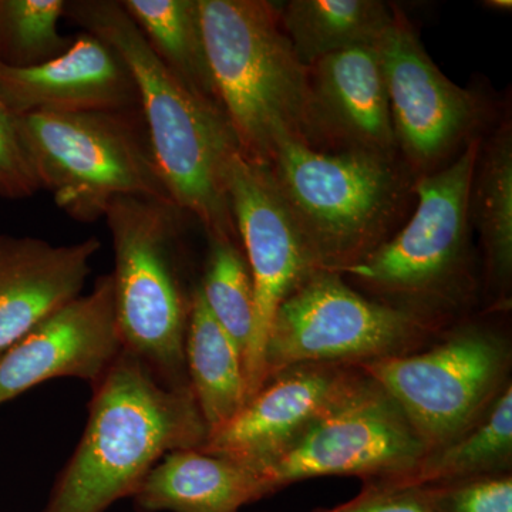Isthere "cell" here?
Segmentation results:
<instances>
[{"instance_id":"3","label":"cell","mask_w":512,"mask_h":512,"mask_svg":"<svg viewBox=\"0 0 512 512\" xmlns=\"http://www.w3.org/2000/svg\"><path fill=\"white\" fill-rule=\"evenodd\" d=\"M218 104L242 156L268 164L285 141L330 151L316 119L309 69L265 0H198Z\"/></svg>"},{"instance_id":"7","label":"cell","mask_w":512,"mask_h":512,"mask_svg":"<svg viewBox=\"0 0 512 512\" xmlns=\"http://www.w3.org/2000/svg\"><path fill=\"white\" fill-rule=\"evenodd\" d=\"M18 128L40 190L74 221L101 220L120 197L174 202L140 109L30 114Z\"/></svg>"},{"instance_id":"11","label":"cell","mask_w":512,"mask_h":512,"mask_svg":"<svg viewBox=\"0 0 512 512\" xmlns=\"http://www.w3.org/2000/svg\"><path fill=\"white\" fill-rule=\"evenodd\" d=\"M227 190L255 289V326L245 353L247 402L264 384V353L276 309L319 271L264 164L235 154Z\"/></svg>"},{"instance_id":"24","label":"cell","mask_w":512,"mask_h":512,"mask_svg":"<svg viewBox=\"0 0 512 512\" xmlns=\"http://www.w3.org/2000/svg\"><path fill=\"white\" fill-rule=\"evenodd\" d=\"M198 289L211 315L245 359L255 326V289L239 242L208 238L207 259Z\"/></svg>"},{"instance_id":"1","label":"cell","mask_w":512,"mask_h":512,"mask_svg":"<svg viewBox=\"0 0 512 512\" xmlns=\"http://www.w3.org/2000/svg\"><path fill=\"white\" fill-rule=\"evenodd\" d=\"M64 18L113 47L126 63L151 150L174 204L200 222L208 238L239 242L227 174L241 150L224 111L175 79L120 2L69 0Z\"/></svg>"},{"instance_id":"19","label":"cell","mask_w":512,"mask_h":512,"mask_svg":"<svg viewBox=\"0 0 512 512\" xmlns=\"http://www.w3.org/2000/svg\"><path fill=\"white\" fill-rule=\"evenodd\" d=\"M470 221L480 238L484 311L512 306V128L504 121L480 144L470 190Z\"/></svg>"},{"instance_id":"18","label":"cell","mask_w":512,"mask_h":512,"mask_svg":"<svg viewBox=\"0 0 512 512\" xmlns=\"http://www.w3.org/2000/svg\"><path fill=\"white\" fill-rule=\"evenodd\" d=\"M269 495L258 471L192 448L167 454L131 498L138 512H239Z\"/></svg>"},{"instance_id":"10","label":"cell","mask_w":512,"mask_h":512,"mask_svg":"<svg viewBox=\"0 0 512 512\" xmlns=\"http://www.w3.org/2000/svg\"><path fill=\"white\" fill-rule=\"evenodd\" d=\"M427 453L406 414L369 375L292 444L262 476L272 494L319 477L384 480Z\"/></svg>"},{"instance_id":"21","label":"cell","mask_w":512,"mask_h":512,"mask_svg":"<svg viewBox=\"0 0 512 512\" xmlns=\"http://www.w3.org/2000/svg\"><path fill=\"white\" fill-rule=\"evenodd\" d=\"M512 473V384L463 436L427 451L406 473L363 485L403 490Z\"/></svg>"},{"instance_id":"8","label":"cell","mask_w":512,"mask_h":512,"mask_svg":"<svg viewBox=\"0 0 512 512\" xmlns=\"http://www.w3.org/2000/svg\"><path fill=\"white\" fill-rule=\"evenodd\" d=\"M357 367L393 397L431 451L476 426L511 386L512 345L504 330L464 318L419 352Z\"/></svg>"},{"instance_id":"22","label":"cell","mask_w":512,"mask_h":512,"mask_svg":"<svg viewBox=\"0 0 512 512\" xmlns=\"http://www.w3.org/2000/svg\"><path fill=\"white\" fill-rule=\"evenodd\" d=\"M286 37L303 66L356 46L377 45L392 25L380 0H291L278 8Z\"/></svg>"},{"instance_id":"28","label":"cell","mask_w":512,"mask_h":512,"mask_svg":"<svg viewBox=\"0 0 512 512\" xmlns=\"http://www.w3.org/2000/svg\"><path fill=\"white\" fill-rule=\"evenodd\" d=\"M313 512H430L419 488H389L362 485V491L348 503Z\"/></svg>"},{"instance_id":"26","label":"cell","mask_w":512,"mask_h":512,"mask_svg":"<svg viewBox=\"0 0 512 512\" xmlns=\"http://www.w3.org/2000/svg\"><path fill=\"white\" fill-rule=\"evenodd\" d=\"M430 512H512V473L419 488Z\"/></svg>"},{"instance_id":"13","label":"cell","mask_w":512,"mask_h":512,"mask_svg":"<svg viewBox=\"0 0 512 512\" xmlns=\"http://www.w3.org/2000/svg\"><path fill=\"white\" fill-rule=\"evenodd\" d=\"M365 372L339 363H305L269 377L229 423L198 450L264 473L343 397Z\"/></svg>"},{"instance_id":"5","label":"cell","mask_w":512,"mask_h":512,"mask_svg":"<svg viewBox=\"0 0 512 512\" xmlns=\"http://www.w3.org/2000/svg\"><path fill=\"white\" fill-rule=\"evenodd\" d=\"M319 271L342 272L393 237L414 195L409 168L369 151L285 141L265 165Z\"/></svg>"},{"instance_id":"17","label":"cell","mask_w":512,"mask_h":512,"mask_svg":"<svg viewBox=\"0 0 512 512\" xmlns=\"http://www.w3.org/2000/svg\"><path fill=\"white\" fill-rule=\"evenodd\" d=\"M313 109L330 150L397 157L389 96L377 45L356 46L309 67Z\"/></svg>"},{"instance_id":"12","label":"cell","mask_w":512,"mask_h":512,"mask_svg":"<svg viewBox=\"0 0 512 512\" xmlns=\"http://www.w3.org/2000/svg\"><path fill=\"white\" fill-rule=\"evenodd\" d=\"M377 47L397 151L409 170L433 173L461 144L476 138L480 101L444 76L399 9L394 8L392 25Z\"/></svg>"},{"instance_id":"9","label":"cell","mask_w":512,"mask_h":512,"mask_svg":"<svg viewBox=\"0 0 512 512\" xmlns=\"http://www.w3.org/2000/svg\"><path fill=\"white\" fill-rule=\"evenodd\" d=\"M448 328L377 302L336 272L316 271L276 309L265 346L264 383L305 363L359 366L410 355Z\"/></svg>"},{"instance_id":"6","label":"cell","mask_w":512,"mask_h":512,"mask_svg":"<svg viewBox=\"0 0 512 512\" xmlns=\"http://www.w3.org/2000/svg\"><path fill=\"white\" fill-rule=\"evenodd\" d=\"M185 217L174 202L141 197L116 198L104 214L123 350L177 387H190L185 336L197 288L188 285L185 271Z\"/></svg>"},{"instance_id":"23","label":"cell","mask_w":512,"mask_h":512,"mask_svg":"<svg viewBox=\"0 0 512 512\" xmlns=\"http://www.w3.org/2000/svg\"><path fill=\"white\" fill-rule=\"evenodd\" d=\"M148 46L178 82L218 104L198 0H119ZM221 109V107H220Z\"/></svg>"},{"instance_id":"15","label":"cell","mask_w":512,"mask_h":512,"mask_svg":"<svg viewBox=\"0 0 512 512\" xmlns=\"http://www.w3.org/2000/svg\"><path fill=\"white\" fill-rule=\"evenodd\" d=\"M0 99L16 117L140 109L136 83L119 53L82 32L62 56L30 67L0 62Z\"/></svg>"},{"instance_id":"14","label":"cell","mask_w":512,"mask_h":512,"mask_svg":"<svg viewBox=\"0 0 512 512\" xmlns=\"http://www.w3.org/2000/svg\"><path fill=\"white\" fill-rule=\"evenodd\" d=\"M123 352L111 275L0 353V406L59 377L99 382Z\"/></svg>"},{"instance_id":"29","label":"cell","mask_w":512,"mask_h":512,"mask_svg":"<svg viewBox=\"0 0 512 512\" xmlns=\"http://www.w3.org/2000/svg\"><path fill=\"white\" fill-rule=\"evenodd\" d=\"M484 6L485 8L507 12V10L512 9V2L511 0H487V2H484Z\"/></svg>"},{"instance_id":"2","label":"cell","mask_w":512,"mask_h":512,"mask_svg":"<svg viewBox=\"0 0 512 512\" xmlns=\"http://www.w3.org/2000/svg\"><path fill=\"white\" fill-rule=\"evenodd\" d=\"M92 387L82 439L39 512H106L167 454L207 441L191 387L165 383L126 350Z\"/></svg>"},{"instance_id":"27","label":"cell","mask_w":512,"mask_h":512,"mask_svg":"<svg viewBox=\"0 0 512 512\" xmlns=\"http://www.w3.org/2000/svg\"><path fill=\"white\" fill-rule=\"evenodd\" d=\"M40 191L18 128V117L0 99V197L26 200Z\"/></svg>"},{"instance_id":"25","label":"cell","mask_w":512,"mask_h":512,"mask_svg":"<svg viewBox=\"0 0 512 512\" xmlns=\"http://www.w3.org/2000/svg\"><path fill=\"white\" fill-rule=\"evenodd\" d=\"M66 0H0V62L30 67L62 56L74 36L60 32Z\"/></svg>"},{"instance_id":"20","label":"cell","mask_w":512,"mask_h":512,"mask_svg":"<svg viewBox=\"0 0 512 512\" xmlns=\"http://www.w3.org/2000/svg\"><path fill=\"white\" fill-rule=\"evenodd\" d=\"M185 366L210 436L247 403V377L241 350L211 315L198 284L185 336Z\"/></svg>"},{"instance_id":"16","label":"cell","mask_w":512,"mask_h":512,"mask_svg":"<svg viewBox=\"0 0 512 512\" xmlns=\"http://www.w3.org/2000/svg\"><path fill=\"white\" fill-rule=\"evenodd\" d=\"M100 248L97 237L55 245L0 234V353L82 295Z\"/></svg>"},{"instance_id":"4","label":"cell","mask_w":512,"mask_h":512,"mask_svg":"<svg viewBox=\"0 0 512 512\" xmlns=\"http://www.w3.org/2000/svg\"><path fill=\"white\" fill-rule=\"evenodd\" d=\"M481 141L414 181L416 208L393 237L339 272L370 298L430 322L467 318L481 295L470 221V190Z\"/></svg>"}]
</instances>
